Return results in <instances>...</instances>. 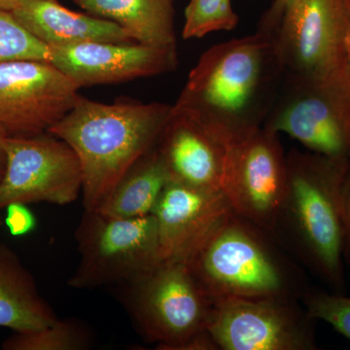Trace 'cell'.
<instances>
[{"mask_svg": "<svg viewBox=\"0 0 350 350\" xmlns=\"http://www.w3.org/2000/svg\"><path fill=\"white\" fill-rule=\"evenodd\" d=\"M283 78L273 34L257 29L206 50L172 110L199 122L228 147L262 128Z\"/></svg>", "mask_w": 350, "mask_h": 350, "instance_id": "1", "label": "cell"}, {"mask_svg": "<svg viewBox=\"0 0 350 350\" xmlns=\"http://www.w3.org/2000/svg\"><path fill=\"white\" fill-rule=\"evenodd\" d=\"M172 105L118 101L103 103L80 96L48 133L75 150L83 174V206L94 211L124 175L158 144Z\"/></svg>", "mask_w": 350, "mask_h": 350, "instance_id": "2", "label": "cell"}, {"mask_svg": "<svg viewBox=\"0 0 350 350\" xmlns=\"http://www.w3.org/2000/svg\"><path fill=\"white\" fill-rule=\"evenodd\" d=\"M275 237L335 293L345 288L344 185L350 161L293 149Z\"/></svg>", "mask_w": 350, "mask_h": 350, "instance_id": "3", "label": "cell"}, {"mask_svg": "<svg viewBox=\"0 0 350 350\" xmlns=\"http://www.w3.org/2000/svg\"><path fill=\"white\" fill-rule=\"evenodd\" d=\"M214 301L234 298L288 297L301 300L308 289L271 232L234 213L185 262Z\"/></svg>", "mask_w": 350, "mask_h": 350, "instance_id": "4", "label": "cell"}, {"mask_svg": "<svg viewBox=\"0 0 350 350\" xmlns=\"http://www.w3.org/2000/svg\"><path fill=\"white\" fill-rule=\"evenodd\" d=\"M262 128L308 151L350 161V64L322 77L284 76Z\"/></svg>", "mask_w": 350, "mask_h": 350, "instance_id": "5", "label": "cell"}, {"mask_svg": "<svg viewBox=\"0 0 350 350\" xmlns=\"http://www.w3.org/2000/svg\"><path fill=\"white\" fill-rule=\"evenodd\" d=\"M75 239L80 262L68 282L75 289L130 284L162 262L153 214L118 218L85 211Z\"/></svg>", "mask_w": 350, "mask_h": 350, "instance_id": "6", "label": "cell"}, {"mask_svg": "<svg viewBox=\"0 0 350 350\" xmlns=\"http://www.w3.org/2000/svg\"><path fill=\"white\" fill-rule=\"evenodd\" d=\"M126 308L138 331L157 349L180 350L207 331L215 301L184 262H162L126 285Z\"/></svg>", "mask_w": 350, "mask_h": 350, "instance_id": "7", "label": "cell"}, {"mask_svg": "<svg viewBox=\"0 0 350 350\" xmlns=\"http://www.w3.org/2000/svg\"><path fill=\"white\" fill-rule=\"evenodd\" d=\"M347 0H287L273 32L284 76L317 78L349 66Z\"/></svg>", "mask_w": 350, "mask_h": 350, "instance_id": "8", "label": "cell"}, {"mask_svg": "<svg viewBox=\"0 0 350 350\" xmlns=\"http://www.w3.org/2000/svg\"><path fill=\"white\" fill-rule=\"evenodd\" d=\"M299 299L216 301L208 330L218 349L315 350V322Z\"/></svg>", "mask_w": 350, "mask_h": 350, "instance_id": "9", "label": "cell"}, {"mask_svg": "<svg viewBox=\"0 0 350 350\" xmlns=\"http://www.w3.org/2000/svg\"><path fill=\"white\" fill-rule=\"evenodd\" d=\"M286 186L280 135L262 126L228 146L221 191L232 213L275 237Z\"/></svg>", "mask_w": 350, "mask_h": 350, "instance_id": "10", "label": "cell"}, {"mask_svg": "<svg viewBox=\"0 0 350 350\" xmlns=\"http://www.w3.org/2000/svg\"><path fill=\"white\" fill-rule=\"evenodd\" d=\"M6 170L0 182V211L12 204H72L82 194L79 159L49 133L6 137Z\"/></svg>", "mask_w": 350, "mask_h": 350, "instance_id": "11", "label": "cell"}, {"mask_svg": "<svg viewBox=\"0 0 350 350\" xmlns=\"http://www.w3.org/2000/svg\"><path fill=\"white\" fill-rule=\"evenodd\" d=\"M80 88L47 62L0 64V135L32 137L48 133L71 109Z\"/></svg>", "mask_w": 350, "mask_h": 350, "instance_id": "12", "label": "cell"}, {"mask_svg": "<svg viewBox=\"0 0 350 350\" xmlns=\"http://www.w3.org/2000/svg\"><path fill=\"white\" fill-rule=\"evenodd\" d=\"M50 49V64L80 89L153 77L178 66L176 45L88 42Z\"/></svg>", "mask_w": 350, "mask_h": 350, "instance_id": "13", "label": "cell"}, {"mask_svg": "<svg viewBox=\"0 0 350 350\" xmlns=\"http://www.w3.org/2000/svg\"><path fill=\"white\" fill-rule=\"evenodd\" d=\"M232 213L225 196L169 181L154 209L162 262H184Z\"/></svg>", "mask_w": 350, "mask_h": 350, "instance_id": "14", "label": "cell"}, {"mask_svg": "<svg viewBox=\"0 0 350 350\" xmlns=\"http://www.w3.org/2000/svg\"><path fill=\"white\" fill-rule=\"evenodd\" d=\"M157 146L170 181L222 192L228 147L199 122L172 110Z\"/></svg>", "mask_w": 350, "mask_h": 350, "instance_id": "15", "label": "cell"}, {"mask_svg": "<svg viewBox=\"0 0 350 350\" xmlns=\"http://www.w3.org/2000/svg\"><path fill=\"white\" fill-rule=\"evenodd\" d=\"M11 13L29 33L49 47L88 42H135L116 23L70 10L57 0H20Z\"/></svg>", "mask_w": 350, "mask_h": 350, "instance_id": "16", "label": "cell"}, {"mask_svg": "<svg viewBox=\"0 0 350 350\" xmlns=\"http://www.w3.org/2000/svg\"><path fill=\"white\" fill-rule=\"evenodd\" d=\"M57 319L18 255L0 243V328L38 330Z\"/></svg>", "mask_w": 350, "mask_h": 350, "instance_id": "17", "label": "cell"}, {"mask_svg": "<svg viewBox=\"0 0 350 350\" xmlns=\"http://www.w3.org/2000/svg\"><path fill=\"white\" fill-rule=\"evenodd\" d=\"M87 13L112 21L135 42L176 45L175 0H72Z\"/></svg>", "mask_w": 350, "mask_h": 350, "instance_id": "18", "label": "cell"}, {"mask_svg": "<svg viewBox=\"0 0 350 350\" xmlns=\"http://www.w3.org/2000/svg\"><path fill=\"white\" fill-rule=\"evenodd\" d=\"M169 181V172L156 145L131 167L94 211L118 218L150 215Z\"/></svg>", "mask_w": 350, "mask_h": 350, "instance_id": "19", "label": "cell"}, {"mask_svg": "<svg viewBox=\"0 0 350 350\" xmlns=\"http://www.w3.org/2000/svg\"><path fill=\"white\" fill-rule=\"evenodd\" d=\"M91 335L82 324L59 320L27 332H15L1 344L3 350H84L91 345Z\"/></svg>", "mask_w": 350, "mask_h": 350, "instance_id": "20", "label": "cell"}, {"mask_svg": "<svg viewBox=\"0 0 350 350\" xmlns=\"http://www.w3.org/2000/svg\"><path fill=\"white\" fill-rule=\"evenodd\" d=\"M239 22L232 0H190L185 9L182 36L199 39L213 32L232 31Z\"/></svg>", "mask_w": 350, "mask_h": 350, "instance_id": "21", "label": "cell"}, {"mask_svg": "<svg viewBox=\"0 0 350 350\" xmlns=\"http://www.w3.org/2000/svg\"><path fill=\"white\" fill-rule=\"evenodd\" d=\"M51 49L34 38L10 11L0 9V64L6 62L51 61Z\"/></svg>", "mask_w": 350, "mask_h": 350, "instance_id": "22", "label": "cell"}, {"mask_svg": "<svg viewBox=\"0 0 350 350\" xmlns=\"http://www.w3.org/2000/svg\"><path fill=\"white\" fill-rule=\"evenodd\" d=\"M301 300L313 319L326 322L350 340V297L308 288Z\"/></svg>", "mask_w": 350, "mask_h": 350, "instance_id": "23", "label": "cell"}, {"mask_svg": "<svg viewBox=\"0 0 350 350\" xmlns=\"http://www.w3.org/2000/svg\"><path fill=\"white\" fill-rule=\"evenodd\" d=\"M5 209L6 225L14 236H23L32 231L36 227V218L25 204H9Z\"/></svg>", "mask_w": 350, "mask_h": 350, "instance_id": "24", "label": "cell"}, {"mask_svg": "<svg viewBox=\"0 0 350 350\" xmlns=\"http://www.w3.org/2000/svg\"><path fill=\"white\" fill-rule=\"evenodd\" d=\"M344 222H345V262L350 265V165L345 176L344 185Z\"/></svg>", "mask_w": 350, "mask_h": 350, "instance_id": "25", "label": "cell"}, {"mask_svg": "<svg viewBox=\"0 0 350 350\" xmlns=\"http://www.w3.org/2000/svg\"><path fill=\"white\" fill-rule=\"evenodd\" d=\"M286 1L287 0H273L271 5L260 20L259 27H258L259 31L269 32V33H273L275 31Z\"/></svg>", "mask_w": 350, "mask_h": 350, "instance_id": "26", "label": "cell"}, {"mask_svg": "<svg viewBox=\"0 0 350 350\" xmlns=\"http://www.w3.org/2000/svg\"><path fill=\"white\" fill-rule=\"evenodd\" d=\"M5 138L3 135H0V182L3 178L6 170V149H5Z\"/></svg>", "mask_w": 350, "mask_h": 350, "instance_id": "27", "label": "cell"}, {"mask_svg": "<svg viewBox=\"0 0 350 350\" xmlns=\"http://www.w3.org/2000/svg\"><path fill=\"white\" fill-rule=\"evenodd\" d=\"M20 0H0V9L5 11H12Z\"/></svg>", "mask_w": 350, "mask_h": 350, "instance_id": "28", "label": "cell"}, {"mask_svg": "<svg viewBox=\"0 0 350 350\" xmlns=\"http://www.w3.org/2000/svg\"><path fill=\"white\" fill-rule=\"evenodd\" d=\"M347 8H349V18H350V0H347ZM347 56H349V61L350 64V27L349 31V36L347 39Z\"/></svg>", "mask_w": 350, "mask_h": 350, "instance_id": "29", "label": "cell"}, {"mask_svg": "<svg viewBox=\"0 0 350 350\" xmlns=\"http://www.w3.org/2000/svg\"><path fill=\"white\" fill-rule=\"evenodd\" d=\"M2 224H3V220H2L1 215H0V228H1Z\"/></svg>", "mask_w": 350, "mask_h": 350, "instance_id": "30", "label": "cell"}]
</instances>
